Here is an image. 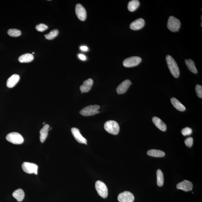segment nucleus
<instances>
[{
    "instance_id": "nucleus-20",
    "label": "nucleus",
    "mask_w": 202,
    "mask_h": 202,
    "mask_svg": "<svg viewBox=\"0 0 202 202\" xmlns=\"http://www.w3.org/2000/svg\"><path fill=\"white\" fill-rule=\"evenodd\" d=\"M12 196L18 202H21L25 197V194L24 191L21 189H19L14 191L12 194Z\"/></svg>"
},
{
    "instance_id": "nucleus-26",
    "label": "nucleus",
    "mask_w": 202,
    "mask_h": 202,
    "mask_svg": "<svg viewBox=\"0 0 202 202\" xmlns=\"http://www.w3.org/2000/svg\"><path fill=\"white\" fill-rule=\"evenodd\" d=\"M59 32L57 29H54L51 31L47 34L45 35V37L46 39L48 40H52L54 39L56 36L58 35Z\"/></svg>"
},
{
    "instance_id": "nucleus-19",
    "label": "nucleus",
    "mask_w": 202,
    "mask_h": 202,
    "mask_svg": "<svg viewBox=\"0 0 202 202\" xmlns=\"http://www.w3.org/2000/svg\"><path fill=\"white\" fill-rule=\"evenodd\" d=\"M171 103L175 108L181 112L185 111L186 108L185 106L181 103L177 99L174 97H173L171 99Z\"/></svg>"
},
{
    "instance_id": "nucleus-22",
    "label": "nucleus",
    "mask_w": 202,
    "mask_h": 202,
    "mask_svg": "<svg viewBox=\"0 0 202 202\" xmlns=\"http://www.w3.org/2000/svg\"><path fill=\"white\" fill-rule=\"evenodd\" d=\"M186 65L188 69L192 72L196 74L198 72L194 62L191 59H187L185 60Z\"/></svg>"
},
{
    "instance_id": "nucleus-6",
    "label": "nucleus",
    "mask_w": 202,
    "mask_h": 202,
    "mask_svg": "<svg viewBox=\"0 0 202 202\" xmlns=\"http://www.w3.org/2000/svg\"><path fill=\"white\" fill-rule=\"evenodd\" d=\"M95 187L98 194L100 197L105 198L108 196V189L104 182L100 180L97 181L96 183Z\"/></svg>"
},
{
    "instance_id": "nucleus-17",
    "label": "nucleus",
    "mask_w": 202,
    "mask_h": 202,
    "mask_svg": "<svg viewBox=\"0 0 202 202\" xmlns=\"http://www.w3.org/2000/svg\"><path fill=\"white\" fill-rule=\"evenodd\" d=\"M152 121L155 126L158 129L163 131H165L167 130V126L166 124L159 118L157 117H154L152 119Z\"/></svg>"
},
{
    "instance_id": "nucleus-13",
    "label": "nucleus",
    "mask_w": 202,
    "mask_h": 202,
    "mask_svg": "<svg viewBox=\"0 0 202 202\" xmlns=\"http://www.w3.org/2000/svg\"><path fill=\"white\" fill-rule=\"evenodd\" d=\"M131 84V82L130 80H125L117 88V93L119 94H124L127 90Z\"/></svg>"
},
{
    "instance_id": "nucleus-14",
    "label": "nucleus",
    "mask_w": 202,
    "mask_h": 202,
    "mask_svg": "<svg viewBox=\"0 0 202 202\" xmlns=\"http://www.w3.org/2000/svg\"><path fill=\"white\" fill-rule=\"evenodd\" d=\"M145 25V20L143 19L140 18L133 22L130 25V28L133 30H139L143 28Z\"/></svg>"
},
{
    "instance_id": "nucleus-24",
    "label": "nucleus",
    "mask_w": 202,
    "mask_h": 202,
    "mask_svg": "<svg viewBox=\"0 0 202 202\" xmlns=\"http://www.w3.org/2000/svg\"><path fill=\"white\" fill-rule=\"evenodd\" d=\"M140 5V2L138 0H132L128 4V9L131 12H134Z\"/></svg>"
},
{
    "instance_id": "nucleus-32",
    "label": "nucleus",
    "mask_w": 202,
    "mask_h": 202,
    "mask_svg": "<svg viewBox=\"0 0 202 202\" xmlns=\"http://www.w3.org/2000/svg\"><path fill=\"white\" fill-rule=\"evenodd\" d=\"M78 57L81 60H86V56L82 54H79L78 55Z\"/></svg>"
},
{
    "instance_id": "nucleus-31",
    "label": "nucleus",
    "mask_w": 202,
    "mask_h": 202,
    "mask_svg": "<svg viewBox=\"0 0 202 202\" xmlns=\"http://www.w3.org/2000/svg\"><path fill=\"white\" fill-rule=\"evenodd\" d=\"M185 143L187 147H192L193 144V139L191 137L187 138L186 139Z\"/></svg>"
},
{
    "instance_id": "nucleus-25",
    "label": "nucleus",
    "mask_w": 202,
    "mask_h": 202,
    "mask_svg": "<svg viewBox=\"0 0 202 202\" xmlns=\"http://www.w3.org/2000/svg\"><path fill=\"white\" fill-rule=\"evenodd\" d=\"M157 183L159 187H162L164 183V177L162 171L159 169L157 172Z\"/></svg>"
},
{
    "instance_id": "nucleus-12",
    "label": "nucleus",
    "mask_w": 202,
    "mask_h": 202,
    "mask_svg": "<svg viewBox=\"0 0 202 202\" xmlns=\"http://www.w3.org/2000/svg\"><path fill=\"white\" fill-rule=\"evenodd\" d=\"M176 187L179 190H181L187 192L192 190L193 184L190 181L185 180L178 183Z\"/></svg>"
},
{
    "instance_id": "nucleus-7",
    "label": "nucleus",
    "mask_w": 202,
    "mask_h": 202,
    "mask_svg": "<svg viewBox=\"0 0 202 202\" xmlns=\"http://www.w3.org/2000/svg\"><path fill=\"white\" fill-rule=\"evenodd\" d=\"M22 168L27 173L38 174V166L35 163L24 162L22 165Z\"/></svg>"
},
{
    "instance_id": "nucleus-8",
    "label": "nucleus",
    "mask_w": 202,
    "mask_h": 202,
    "mask_svg": "<svg viewBox=\"0 0 202 202\" xmlns=\"http://www.w3.org/2000/svg\"><path fill=\"white\" fill-rule=\"evenodd\" d=\"M142 62V59L137 56L131 57L125 59L123 61V66L126 67H131L137 66Z\"/></svg>"
},
{
    "instance_id": "nucleus-11",
    "label": "nucleus",
    "mask_w": 202,
    "mask_h": 202,
    "mask_svg": "<svg viewBox=\"0 0 202 202\" xmlns=\"http://www.w3.org/2000/svg\"><path fill=\"white\" fill-rule=\"evenodd\" d=\"M71 132L76 140L79 143L87 145V140L83 137L77 128L73 127L71 129Z\"/></svg>"
},
{
    "instance_id": "nucleus-9",
    "label": "nucleus",
    "mask_w": 202,
    "mask_h": 202,
    "mask_svg": "<svg viewBox=\"0 0 202 202\" xmlns=\"http://www.w3.org/2000/svg\"><path fill=\"white\" fill-rule=\"evenodd\" d=\"M118 199L120 202H133L134 197L129 191H124L118 195Z\"/></svg>"
},
{
    "instance_id": "nucleus-10",
    "label": "nucleus",
    "mask_w": 202,
    "mask_h": 202,
    "mask_svg": "<svg viewBox=\"0 0 202 202\" xmlns=\"http://www.w3.org/2000/svg\"><path fill=\"white\" fill-rule=\"evenodd\" d=\"M75 12L78 18L82 21L86 20V9L81 4L76 5L75 8Z\"/></svg>"
},
{
    "instance_id": "nucleus-23",
    "label": "nucleus",
    "mask_w": 202,
    "mask_h": 202,
    "mask_svg": "<svg viewBox=\"0 0 202 202\" xmlns=\"http://www.w3.org/2000/svg\"><path fill=\"white\" fill-rule=\"evenodd\" d=\"M147 155L149 156L155 157H162L165 156L164 152L161 150H151L147 152Z\"/></svg>"
},
{
    "instance_id": "nucleus-21",
    "label": "nucleus",
    "mask_w": 202,
    "mask_h": 202,
    "mask_svg": "<svg viewBox=\"0 0 202 202\" xmlns=\"http://www.w3.org/2000/svg\"><path fill=\"white\" fill-rule=\"evenodd\" d=\"M34 59V56L32 54L27 53L23 54L19 57V62H29L32 61Z\"/></svg>"
},
{
    "instance_id": "nucleus-30",
    "label": "nucleus",
    "mask_w": 202,
    "mask_h": 202,
    "mask_svg": "<svg viewBox=\"0 0 202 202\" xmlns=\"http://www.w3.org/2000/svg\"><path fill=\"white\" fill-rule=\"evenodd\" d=\"M197 96L200 98L202 97V86L201 85H197L195 87Z\"/></svg>"
},
{
    "instance_id": "nucleus-15",
    "label": "nucleus",
    "mask_w": 202,
    "mask_h": 202,
    "mask_svg": "<svg viewBox=\"0 0 202 202\" xmlns=\"http://www.w3.org/2000/svg\"><path fill=\"white\" fill-rule=\"evenodd\" d=\"M93 84V81L91 79H89L84 81L83 84L80 87V89L81 91V93L89 92L91 89Z\"/></svg>"
},
{
    "instance_id": "nucleus-34",
    "label": "nucleus",
    "mask_w": 202,
    "mask_h": 202,
    "mask_svg": "<svg viewBox=\"0 0 202 202\" xmlns=\"http://www.w3.org/2000/svg\"><path fill=\"white\" fill-rule=\"evenodd\" d=\"M52 129V127L49 128V130H51V129Z\"/></svg>"
},
{
    "instance_id": "nucleus-36",
    "label": "nucleus",
    "mask_w": 202,
    "mask_h": 202,
    "mask_svg": "<svg viewBox=\"0 0 202 202\" xmlns=\"http://www.w3.org/2000/svg\"><path fill=\"white\" fill-rule=\"evenodd\" d=\"M202 22H201V27H202Z\"/></svg>"
},
{
    "instance_id": "nucleus-27",
    "label": "nucleus",
    "mask_w": 202,
    "mask_h": 202,
    "mask_svg": "<svg viewBox=\"0 0 202 202\" xmlns=\"http://www.w3.org/2000/svg\"><path fill=\"white\" fill-rule=\"evenodd\" d=\"M8 33L11 36L16 37L20 36L22 33L20 30L17 29H10L8 30Z\"/></svg>"
},
{
    "instance_id": "nucleus-2",
    "label": "nucleus",
    "mask_w": 202,
    "mask_h": 202,
    "mask_svg": "<svg viewBox=\"0 0 202 202\" xmlns=\"http://www.w3.org/2000/svg\"><path fill=\"white\" fill-rule=\"evenodd\" d=\"M104 128L107 132L115 135L118 134L120 132L119 125L114 121L110 120L106 122L104 125Z\"/></svg>"
},
{
    "instance_id": "nucleus-28",
    "label": "nucleus",
    "mask_w": 202,
    "mask_h": 202,
    "mask_svg": "<svg viewBox=\"0 0 202 202\" xmlns=\"http://www.w3.org/2000/svg\"><path fill=\"white\" fill-rule=\"evenodd\" d=\"M48 26L44 24H40L36 26V29L38 32H43L47 30Z\"/></svg>"
},
{
    "instance_id": "nucleus-3",
    "label": "nucleus",
    "mask_w": 202,
    "mask_h": 202,
    "mask_svg": "<svg viewBox=\"0 0 202 202\" xmlns=\"http://www.w3.org/2000/svg\"><path fill=\"white\" fill-rule=\"evenodd\" d=\"M100 106L98 105H89L84 107L80 112V113L85 116H92L99 113L98 110Z\"/></svg>"
},
{
    "instance_id": "nucleus-4",
    "label": "nucleus",
    "mask_w": 202,
    "mask_h": 202,
    "mask_svg": "<svg viewBox=\"0 0 202 202\" xmlns=\"http://www.w3.org/2000/svg\"><path fill=\"white\" fill-rule=\"evenodd\" d=\"M181 23L180 21L174 16H170L168 19L167 27L168 29L173 32L179 31L180 28Z\"/></svg>"
},
{
    "instance_id": "nucleus-1",
    "label": "nucleus",
    "mask_w": 202,
    "mask_h": 202,
    "mask_svg": "<svg viewBox=\"0 0 202 202\" xmlns=\"http://www.w3.org/2000/svg\"><path fill=\"white\" fill-rule=\"evenodd\" d=\"M166 60L168 68L171 74L174 78H178L180 75V70L175 61L170 55L167 56Z\"/></svg>"
},
{
    "instance_id": "nucleus-18",
    "label": "nucleus",
    "mask_w": 202,
    "mask_h": 202,
    "mask_svg": "<svg viewBox=\"0 0 202 202\" xmlns=\"http://www.w3.org/2000/svg\"><path fill=\"white\" fill-rule=\"evenodd\" d=\"M49 124H45L44 126L40 131V139L41 143H44L47 138L48 132L49 130Z\"/></svg>"
},
{
    "instance_id": "nucleus-33",
    "label": "nucleus",
    "mask_w": 202,
    "mask_h": 202,
    "mask_svg": "<svg viewBox=\"0 0 202 202\" xmlns=\"http://www.w3.org/2000/svg\"><path fill=\"white\" fill-rule=\"evenodd\" d=\"M80 49L81 50L86 51L88 50V48L86 46H81L80 47Z\"/></svg>"
},
{
    "instance_id": "nucleus-37",
    "label": "nucleus",
    "mask_w": 202,
    "mask_h": 202,
    "mask_svg": "<svg viewBox=\"0 0 202 202\" xmlns=\"http://www.w3.org/2000/svg\"><path fill=\"white\" fill-rule=\"evenodd\" d=\"M32 54H35V53H34V52H33V53H32Z\"/></svg>"
},
{
    "instance_id": "nucleus-16",
    "label": "nucleus",
    "mask_w": 202,
    "mask_h": 202,
    "mask_svg": "<svg viewBox=\"0 0 202 202\" xmlns=\"http://www.w3.org/2000/svg\"><path fill=\"white\" fill-rule=\"evenodd\" d=\"M20 79L19 75L17 74H14L10 77L7 80L6 86L9 88L14 87L19 82Z\"/></svg>"
},
{
    "instance_id": "nucleus-35",
    "label": "nucleus",
    "mask_w": 202,
    "mask_h": 202,
    "mask_svg": "<svg viewBox=\"0 0 202 202\" xmlns=\"http://www.w3.org/2000/svg\"><path fill=\"white\" fill-rule=\"evenodd\" d=\"M45 124V123L44 122V123H43V125H44Z\"/></svg>"
},
{
    "instance_id": "nucleus-5",
    "label": "nucleus",
    "mask_w": 202,
    "mask_h": 202,
    "mask_svg": "<svg viewBox=\"0 0 202 202\" xmlns=\"http://www.w3.org/2000/svg\"><path fill=\"white\" fill-rule=\"evenodd\" d=\"M6 140L16 145H20L23 143L24 138L20 134L17 132H12L7 135L6 137Z\"/></svg>"
},
{
    "instance_id": "nucleus-29",
    "label": "nucleus",
    "mask_w": 202,
    "mask_h": 202,
    "mask_svg": "<svg viewBox=\"0 0 202 202\" xmlns=\"http://www.w3.org/2000/svg\"><path fill=\"white\" fill-rule=\"evenodd\" d=\"M192 129L189 127L185 128L182 130V133L184 136L190 135L192 133Z\"/></svg>"
}]
</instances>
